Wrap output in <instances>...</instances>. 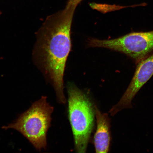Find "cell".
<instances>
[{"label": "cell", "mask_w": 153, "mask_h": 153, "mask_svg": "<svg viewBox=\"0 0 153 153\" xmlns=\"http://www.w3.org/2000/svg\"><path fill=\"white\" fill-rule=\"evenodd\" d=\"M74 12L64 9L48 17L36 34L32 58L34 64L50 80L57 100L66 102L64 72L71 48V29Z\"/></svg>", "instance_id": "cell-1"}, {"label": "cell", "mask_w": 153, "mask_h": 153, "mask_svg": "<svg viewBox=\"0 0 153 153\" xmlns=\"http://www.w3.org/2000/svg\"><path fill=\"white\" fill-rule=\"evenodd\" d=\"M68 117L76 152L85 153L94 126L95 108L87 96L75 85L68 87Z\"/></svg>", "instance_id": "cell-2"}, {"label": "cell", "mask_w": 153, "mask_h": 153, "mask_svg": "<svg viewBox=\"0 0 153 153\" xmlns=\"http://www.w3.org/2000/svg\"><path fill=\"white\" fill-rule=\"evenodd\" d=\"M42 97L19 117L14 123L4 126L5 129H14L20 132L38 150L46 147L47 134L50 127L53 108Z\"/></svg>", "instance_id": "cell-3"}, {"label": "cell", "mask_w": 153, "mask_h": 153, "mask_svg": "<svg viewBox=\"0 0 153 153\" xmlns=\"http://www.w3.org/2000/svg\"><path fill=\"white\" fill-rule=\"evenodd\" d=\"M87 45L89 47L118 51L139 62L153 51V30L133 32L112 39L91 38L88 40Z\"/></svg>", "instance_id": "cell-4"}, {"label": "cell", "mask_w": 153, "mask_h": 153, "mask_svg": "<svg viewBox=\"0 0 153 153\" xmlns=\"http://www.w3.org/2000/svg\"><path fill=\"white\" fill-rule=\"evenodd\" d=\"M153 75V54L140 61L128 87L117 104L109 112L113 116L120 110L131 108L134 97Z\"/></svg>", "instance_id": "cell-5"}, {"label": "cell", "mask_w": 153, "mask_h": 153, "mask_svg": "<svg viewBox=\"0 0 153 153\" xmlns=\"http://www.w3.org/2000/svg\"><path fill=\"white\" fill-rule=\"evenodd\" d=\"M95 108L97 128L94 143L96 152L108 153L111 141L110 120L108 114L102 113L96 106Z\"/></svg>", "instance_id": "cell-6"}, {"label": "cell", "mask_w": 153, "mask_h": 153, "mask_svg": "<svg viewBox=\"0 0 153 153\" xmlns=\"http://www.w3.org/2000/svg\"><path fill=\"white\" fill-rule=\"evenodd\" d=\"M82 0H68L65 8L75 11L77 6Z\"/></svg>", "instance_id": "cell-7"}, {"label": "cell", "mask_w": 153, "mask_h": 153, "mask_svg": "<svg viewBox=\"0 0 153 153\" xmlns=\"http://www.w3.org/2000/svg\"><path fill=\"white\" fill-rule=\"evenodd\" d=\"M2 14V13H1V10H0V15H1Z\"/></svg>", "instance_id": "cell-8"}]
</instances>
